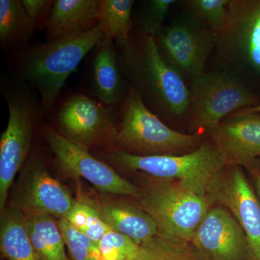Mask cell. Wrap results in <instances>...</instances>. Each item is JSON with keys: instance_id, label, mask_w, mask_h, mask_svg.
Here are the masks:
<instances>
[{"instance_id": "1", "label": "cell", "mask_w": 260, "mask_h": 260, "mask_svg": "<svg viewBox=\"0 0 260 260\" xmlns=\"http://www.w3.org/2000/svg\"><path fill=\"white\" fill-rule=\"evenodd\" d=\"M123 76L130 81L147 107L172 117H181L190 108L191 90L169 64L153 37L136 31L126 42H115Z\"/></svg>"}, {"instance_id": "2", "label": "cell", "mask_w": 260, "mask_h": 260, "mask_svg": "<svg viewBox=\"0 0 260 260\" xmlns=\"http://www.w3.org/2000/svg\"><path fill=\"white\" fill-rule=\"evenodd\" d=\"M104 37L99 24L78 37L39 44L24 54L18 74L37 88L44 113L52 109L70 75Z\"/></svg>"}, {"instance_id": "3", "label": "cell", "mask_w": 260, "mask_h": 260, "mask_svg": "<svg viewBox=\"0 0 260 260\" xmlns=\"http://www.w3.org/2000/svg\"><path fill=\"white\" fill-rule=\"evenodd\" d=\"M137 200L156 223L158 237L174 242L190 243L211 207L207 194L155 178L140 189Z\"/></svg>"}, {"instance_id": "4", "label": "cell", "mask_w": 260, "mask_h": 260, "mask_svg": "<svg viewBox=\"0 0 260 260\" xmlns=\"http://www.w3.org/2000/svg\"><path fill=\"white\" fill-rule=\"evenodd\" d=\"M121 121L114 142L124 151L138 155H182L202 144V137L171 129L147 107L129 86L121 107Z\"/></svg>"}, {"instance_id": "5", "label": "cell", "mask_w": 260, "mask_h": 260, "mask_svg": "<svg viewBox=\"0 0 260 260\" xmlns=\"http://www.w3.org/2000/svg\"><path fill=\"white\" fill-rule=\"evenodd\" d=\"M189 129L209 131L227 116L258 105L260 95L230 70L205 72L191 83Z\"/></svg>"}, {"instance_id": "6", "label": "cell", "mask_w": 260, "mask_h": 260, "mask_svg": "<svg viewBox=\"0 0 260 260\" xmlns=\"http://www.w3.org/2000/svg\"><path fill=\"white\" fill-rule=\"evenodd\" d=\"M109 157L127 170L140 171L155 179L177 181L205 194L212 178L228 166L212 142L202 143L182 155H138L116 150L111 152Z\"/></svg>"}, {"instance_id": "7", "label": "cell", "mask_w": 260, "mask_h": 260, "mask_svg": "<svg viewBox=\"0 0 260 260\" xmlns=\"http://www.w3.org/2000/svg\"><path fill=\"white\" fill-rule=\"evenodd\" d=\"M229 26L215 48L219 68L260 87V0H229Z\"/></svg>"}, {"instance_id": "8", "label": "cell", "mask_w": 260, "mask_h": 260, "mask_svg": "<svg viewBox=\"0 0 260 260\" xmlns=\"http://www.w3.org/2000/svg\"><path fill=\"white\" fill-rule=\"evenodd\" d=\"M218 38L203 22L186 13L164 25L154 39L164 59L191 83L205 73Z\"/></svg>"}, {"instance_id": "9", "label": "cell", "mask_w": 260, "mask_h": 260, "mask_svg": "<svg viewBox=\"0 0 260 260\" xmlns=\"http://www.w3.org/2000/svg\"><path fill=\"white\" fill-rule=\"evenodd\" d=\"M9 120L0 140V209L5 208L8 191L23 166L31 144L36 123L44 114L42 104L23 92L6 95Z\"/></svg>"}, {"instance_id": "10", "label": "cell", "mask_w": 260, "mask_h": 260, "mask_svg": "<svg viewBox=\"0 0 260 260\" xmlns=\"http://www.w3.org/2000/svg\"><path fill=\"white\" fill-rule=\"evenodd\" d=\"M207 197L211 205L232 214L245 234L250 260H260V203L243 167L220 169L210 180Z\"/></svg>"}, {"instance_id": "11", "label": "cell", "mask_w": 260, "mask_h": 260, "mask_svg": "<svg viewBox=\"0 0 260 260\" xmlns=\"http://www.w3.org/2000/svg\"><path fill=\"white\" fill-rule=\"evenodd\" d=\"M44 133L56 162L65 175L84 178L103 192L139 198V188L93 157L88 148L68 139L50 126H46Z\"/></svg>"}, {"instance_id": "12", "label": "cell", "mask_w": 260, "mask_h": 260, "mask_svg": "<svg viewBox=\"0 0 260 260\" xmlns=\"http://www.w3.org/2000/svg\"><path fill=\"white\" fill-rule=\"evenodd\" d=\"M189 244L200 260H250L244 231L220 205H211Z\"/></svg>"}, {"instance_id": "13", "label": "cell", "mask_w": 260, "mask_h": 260, "mask_svg": "<svg viewBox=\"0 0 260 260\" xmlns=\"http://www.w3.org/2000/svg\"><path fill=\"white\" fill-rule=\"evenodd\" d=\"M112 107L81 94L70 97L58 112L59 133L88 149L109 137L114 141Z\"/></svg>"}, {"instance_id": "14", "label": "cell", "mask_w": 260, "mask_h": 260, "mask_svg": "<svg viewBox=\"0 0 260 260\" xmlns=\"http://www.w3.org/2000/svg\"><path fill=\"white\" fill-rule=\"evenodd\" d=\"M13 207L25 214H47L65 218L75 201L69 191L52 177L42 160L34 159L25 167Z\"/></svg>"}, {"instance_id": "15", "label": "cell", "mask_w": 260, "mask_h": 260, "mask_svg": "<svg viewBox=\"0 0 260 260\" xmlns=\"http://www.w3.org/2000/svg\"><path fill=\"white\" fill-rule=\"evenodd\" d=\"M206 133L228 166L246 169L260 158V113L233 114Z\"/></svg>"}, {"instance_id": "16", "label": "cell", "mask_w": 260, "mask_h": 260, "mask_svg": "<svg viewBox=\"0 0 260 260\" xmlns=\"http://www.w3.org/2000/svg\"><path fill=\"white\" fill-rule=\"evenodd\" d=\"M100 1L56 0L46 28L48 42L64 40L90 31L99 25Z\"/></svg>"}, {"instance_id": "17", "label": "cell", "mask_w": 260, "mask_h": 260, "mask_svg": "<svg viewBox=\"0 0 260 260\" xmlns=\"http://www.w3.org/2000/svg\"><path fill=\"white\" fill-rule=\"evenodd\" d=\"M90 203L111 230L129 237L140 246L158 237L156 223L140 206L123 202Z\"/></svg>"}, {"instance_id": "18", "label": "cell", "mask_w": 260, "mask_h": 260, "mask_svg": "<svg viewBox=\"0 0 260 260\" xmlns=\"http://www.w3.org/2000/svg\"><path fill=\"white\" fill-rule=\"evenodd\" d=\"M122 76L116 44L104 37L96 46L93 62V89L99 102L107 107L122 102L126 93Z\"/></svg>"}, {"instance_id": "19", "label": "cell", "mask_w": 260, "mask_h": 260, "mask_svg": "<svg viewBox=\"0 0 260 260\" xmlns=\"http://www.w3.org/2000/svg\"><path fill=\"white\" fill-rule=\"evenodd\" d=\"M0 249L8 260H38L23 211L10 206L2 212Z\"/></svg>"}, {"instance_id": "20", "label": "cell", "mask_w": 260, "mask_h": 260, "mask_svg": "<svg viewBox=\"0 0 260 260\" xmlns=\"http://www.w3.org/2000/svg\"><path fill=\"white\" fill-rule=\"evenodd\" d=\"M27 229L38 260H68L64 238L53 216L25 214Z\"/></svg>"}, {"instance_id": "21", "label": "cell", "mask_w": 260, "mask_h": 260, "mask_svg": "<svg viewBox=\"0 0 260 260\" xmlns=\"http://www.w3.org/2000/svg\"><path fill=\"white\" fill-rule=\"evenodd\" d=\"M36 28L20 0L0 1V44L4 50L25 47Z\"/></svg>"}, {"instance_id": "22", "label": "cell", "mask_w": 260, "mask_h": 260, "mask_svg": "<svg viewBox=\"0 0 260 260\" xmlns=\"http://www.w3.org/2000/svg\"><path fill=\"white\" fill-rule=\"evenodd\" d=\"M133 0H102L100 1L99 24L105 37L115 42H126L133 32Z\"/></svg>"}, {"instance_id": "23", "label": "cell", "mask_w": 260, "mask_h": 260, "mask_svg": "<svg viewBox=\"0 0 260 260\" xmlns=\"http://www.w3.org/2000/svg\"><path fill=\"white\" fill-rule=\"evenodd\" d=\"M186 13L203 22L218 37L226 31L229 23V0H189Z\"/></svg>"}, {"instance_id": "24", "label": "cell", "mask_w": 260, "mask_h": 260, "mask_svg": "<svg viewBox=\"0 0 260 260\" xmlns=\"http://www.w3.org/2000/svg\"><path fill=\"white\" fill-rule=\"evenodd\" d=\"M65 219L78 232L85 234L96 244L111 230L91 203L85 200L75 201Z\"/></svg>"}, {"instance_id": "25", "label": "cell", "mask_w": 260, "mask_h": 260, "mask_svg": "<svg viewBox=\"0 0 260 260\" xmlns=\"http://www.w3.org/2000/svg\"><path fill=\"white\" fill-rule=\"evenodd\" d=\"M133 260H200L189 243L174 242L157 237L140 246Z\"/></svg>"}, {"instance_id": "26", "label": "cell", "mask_w": 260, "mask_h": 260, "mask_svg": "<svg viewBox=\"0 0 260 260\" xmlns=\"http://www.w3.org/2000/svg\"><path fill=\"white\" fill-rule=\"evenodd\" d=\"M72 260H101L98 244L75 229L65 218L57 220Z\"/></svg>"}, {"instance_id": "27", "label": "cell", "mask_w": 260, "mask_h": 260, "mask_svg": "<svg viewBox=\"0 0 260 260\" xmlns=\"http://www.w3.org/2000/svg\"><path fill=\"white\" fill-rule=\"evenodd\" d=\"M98 246L101 260H133L140 249L129 237L112 230L104 236Z\"/></svg>"}, {"instance_id": "28", "label": "cell", "mask_w": 260, "mask_h": 260, "mask_svg": "<svg viewBox=\"0 0 260 260\" xmlns=\"http://www.w3.org/2000/svg\"><path fill=\"white\" fill-rule=\"evenodd\" d=\"M176 0H150L147 1L138 19L137 31L155 37L164 26V22Z\"/></svg>"}, {"instance_id": "29", "label": "cell", "mask_w": 260, "mask_h": 260, "mask_svg": "<svg viewBox=\"0 0 260 260\" xmlns=\"http://www.w3.org/2000/svg\"><path fill=\"white\" fill-rule=\"evenodd\" d=\"M54 1L51 0H23L25 9L34 23L36 30L47 28Z\"/></svg>"}, {"instance_id": "30", "label": "cell", "mask_w": 260, "mask_h": 260, "mask_svg": "<svg viewBox=\"0 0 260 260\" xmlns=\"http://www.w3.org/2000/svg\"><path fill=\"white\" fill-rule=\"evenodd\" d=\"M252 177L253 182H254V191L260 203V162L259 159H256L255 161L253 162L249 167L246 168Z\"/></svg>"}, {"instance_id": "31", "label": "cell", "mask_w": 260, "mask_h": 260, "mask_svg": "<svg viewBox=\"0 0 260 260\" xmlns=\"http://www.w3.org/2000/svg\"><path fill=\"white\" fill-rule=\"evenodd\" d=\"M249 113H260V103L258 105L254 107L245 108V109H241L234 114H249Z\"/></svg>"}, {"instance_id": "32", "label": "cell", "mask_w": 260, "mask_h": 260, "mask_svg": "<svg viewBox=\"0 0 260 260\" xmlns=\"http://www.w3.org/2000/svg\"><path fill=\"white\" fill-rule=\"evenodd\" d=\"M258 159H259V162H260V158H258Z\"/></svg>"}]
</instances>
